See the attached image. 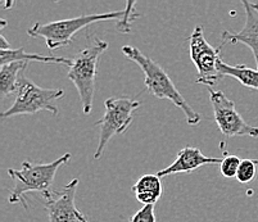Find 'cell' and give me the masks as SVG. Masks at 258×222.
I'll list each match as a JSON object with an SVG mask.
<instances>
[{
	"label": "cell",
	"mask_w": 258,
	"mask_h": 222,
	"mask_svg": "<svg viewBox=\"0 0 258 222\" xmlns=\"http://www.w3.org/2000/svg\"><path fill=\"white\" fill-rule=\"evenodd\" d=\"M36 62L49 63V64H63V66L71 67L72 59L62 57H54V55H40V54H30L23 48L8 49V50H0V64L6 66L11 63L16 62Z\"/></svg>",
	"instance_id": "13"
},
{
	"label": "cell",
	"mask_w": 258,
	"mask_h": 222,
	"mask_svg": "<svg viewBox=\"0 0 258 222\" xmlns=\"http://www.w3.org/2000/svg\"><path fill=\"white\" fill-rule=\"evenodd\" d=\"M258 161L257 160H241L240 166H239L238 174H236V180L240 184H248L252 181L257 175Z\"/></svg>",
	"instance_id": "16"
},
{
	"label": "cell",
	"mask_w": 258,
	"mask_h": 222,
	"mask_svg": "<svg viewBox=\"0 0 258 222\" xmlns=\"http://www.w3.org/2000/svg\"><path fill=\"white\" fill-rule=\"evenodd\" d=\"M77 185L79 179H74L64 188L51 190L44 197L49 222H88L75 203Z\"/></svg>",
	"instance_id": "9"
},
{
	"label": "cell",
	"mask_w": 258,
	"mask_h": 222,
	"mask_svg": "<svg viewBox=\"0 0 258 222\" xmlns=\"http://www.w3.org/2000/svg\"><path fill=\"white\" fill-rule=\"evenodd\" d=\"M240 162L241 160L239 157L234 156V154L225 153L224 158L220 163V171H221L222 176L226 177V179H234V177L236 179Z\"/></svg>",
	"instance_id": "17"
},
{
	"label": "cell",
	"mask_w": 258,
	"mask_h": 222,
	"mask_svg": "<svg viewBox=\"0 0 258 222\" xmlns=\"http://www.w3.org/2000/svg\"><path fill=\"white\" fill-rule=\"evenodd\" d=\"M221 161L222 158L206 157L202 153L201 149L187 145L177 153L176 160L170 166L157 172V176L165 177L177 174H191L202 166L216 165V163H221Z\"/></svg>",
	"instance_id": "11"
},
{
	"label": "cell",
	"mask_w": 258,
	"mask_h": 222,
	"mask_svg": "<svg viewBox=\"0 0 258 222\" xmlns=\"http://www.w3.org/2000/svg\"><path fill=\"white\" fill-rule=\"evenodd\" d=\"M219 71L222 77H234L245 88L258 91V69L249 68L244 64L231 66V64H227L221 59L219 63Z\"/></svg>",
	"instance_id": "14"
},
{
	"label": "cell",
	"mask_w": 258,
	"mask_h": 222,
	"mask_svg": "<svg viewBox=\"0 0 258 222\" xmlns=\"http://www.w3.org/2000/svg\"><path fill=\"white\" fill-rule=\"evenodd\" d=\"M121 50L122 54L126 55L128 59L135 62L140 67V69L144 73V84L149 94L158 98V99L170 100L177 108L181 109L186 117L187 125H199V122H201L199 113H197L189 103L185 100L181 93L176 89L175 84L172 83L167 72L162 68L158 63L154 62L152 58L143 54L142 51L135 46L125 45L122 46Z\"/></svg>",
	"instance_id": "1"
},
{
	"label": "cell",
	"mask_w": 258,
	"mask_h": 222,
	"mask_svg": "<svg viewBox=\"0 0 258 222\" xmlns=\"http://www.w3.org/2000/svg\"><path fill=\"white\" fill-rule=\"evenodd\" d=\"M15 103L11 108L2 113V118L21 116V114H35L37 112L48 111L57 116L59 109L54 106V102L64 97L62 89H45L37 86L32 80L27 79L25 71L18 77L17 93Z\"/></svg>",
	"instance_id": "5"
},
{
	"label": "cell",
	"mask_w": 258,
	"mask_h": 222,
	"mask_svg": "<svg viewBox=\"0 0 258 222\" xmlns=\"http://www.w3.org/2000/svg\"><path fill=\"white\" fill-rule=\"evenodd\" d=\"M107 49V41L102 40L98 36H93L88 41V45L72 58V64L67 77L76 86L84 114H90L93 108L98 63Z\"/></svg>",
	"instance_id": "3"
},
{
	"label": "cell",
	"mask_w": 258,
	"mask_h": 222,
	"mask_svg": "<svg viewBox=\"0 0 258 222\" xmlns=\"http://www.w3.org/2000/svg\"><path fill=\"white\" fill-rule=\"evenodd\" d=\"M130 222H157L154 205H144L137 213L131 216Z\"/></svg>",
	"instance_id": "19"
},
{
	"label": "cell",
	"mask_w": 258,
	"mask_h": 222,
	"mask_svg": "<svg viewBox=\"0 0 258 222\" xmlns=\"http://www.w3.org/2000/svg\"><path fill=\"white\" fill-rule=\"evenodd\" d=\"M142 103L130 97H114L104 102V114L102 120L97 121L95 126L100 127L99 141L94 160H99L104 153V149L113 136L127 130L134 118V112L137 111Z\"/></svg>",
	"instance_id": "6"
},
{
	"label": "cell",
	"mask_w": 258,
	"mask_h": 222,
	"mask_svg": "<svg viewBox=\"0 0 258 222\" xmlns=\"http://www.w3.org/2000/svg\"><path fill=\"white\" fill-rule=\"evenodd\" d=\"M128 9L118 12H108V13H100V15H85L79 17L69 18V20L51 21L48 23L36 22L27 30V34L35 39H44L49 50H57V49L69 46L74 40V36L79 31L100 21H112L116 20L117 22L122 21L127 16Z\"/></svg>",
	"instance_id": "4"
},
{
	"label": "cell",
	"mask_w": 258,
	"mask_h": 222,
	"mask_svg": "<svg viewBox=\"0 0 258 222\" xmlns=\"http://www.w3.org/2000/svg\"><path fill=\"white\" fill-rule=\"evenodd\" d=\"M208 93L215 114V121L219 126L220 131L225 136L258 137V127L250 126L243 120V117L236 111L235 102L230 100L224 91L208 88Z\"/></svg>",
	"instance_id": "8"
},
{
	"label": "cell",
	"mask_w": 258,
	"mask_h": 222,
	"mask_svg": "<svg viewBox=\"0 0 258 222\" xmlns=\"http://www.w3.org/2000/svg\"><path fill=\"white\" fill-rule=\"evenodd\" d=\"M8 49H12L11 44L7 41V39L3 35H0V50H8Z\"/></svg>",
	"instance_id": "20"
},
{
	"label": "cell",
	"mask_w": 258,
	"mask_h": 222,
	"mask_svg": "<svg viewBox=\"0 0 258 222\" xmlns=\"http://www.w3.org/2000/svg\"><path fill=\"white\" fill-rule=\"evenodd\" d=\"M135 6H137V2H128V3H126V7L128 9L127 16L122 21L117 22V30L119 32H122V34H128V32H131V25L135 22V20H138L140 17V15L137 12V9H135Z\"/></svg>",
	"instance_id": "18"
},
{
	"label": "cell",
	"mask_w": 258,
	"mask_h": 222,
	"mask_svg": "<svg viewBox=\"0 0 258 222\" xmlns=\"http://www.w3.org/2000/svg\"><path fill=\"white\" fill-rule=\"evenodd\" d=\"M221 49L222 46L213 48L206 40L202 26H197L193 30L189 37V51L191 62L198 72L197 84L211 88L221 80L222 76L219 71V63L222 59Z\"/></svg>",
	"instance_id": "7"
},
{
	"label": "cell",
	"mask_w": 258,
	"mask_h": 222,
	"mask_svg": "<svg viewBox=\"0 0 258 222\" xmlns=\"http://www.w3.org/2000/svg\"><path fill=\"white\" fill-rule=\"evenodd\" d=\"M245 11V23L239 32L225 30L221 34L222 45L225 44H244L252 50L258 69V4L247 0L241 2Z\"/></svg>",
	"instance_id": "10"
},
{
	"label": "cell",
	"mask_w": 258,
	"mask_h": 222,
	"mask_svg": "<svg viewBox=\"0 0 258 222\" xmlns=\"http://www.w3.org/2000/svg\"><path fill=\"white\" fill-rule=\"evenodd\" d=\"M27 63L16 62L2 66L0 68V93L2 98L9 97L13 93H17L18 77L21 72L26 71Z\"/></svg>",
	"instance_id": "15"
},
{
	"label": "cell",
	"mask_w": 258,
	"mask_h": 222,
	"mask_svg": "<svg viewBox=\"0 0 258 222\" xmlns=\"http://www.w3.org/2000/svg\"><path fill=\"white\" fill-rule=\"evenodd\" d=\"M134 195L143 205H156L162 197L161 177L153 174L143 175L131 188Z\"/></svg>",
	"instance_id": "12"
},
{
	"label": "cell",
	"mask_w": 258,
	"mask_h": 222,
	"mask_svg": "<svg viewBox=\"0 0 258 222\" xmlns=\"http://www.w3.org/2000/svg\"><path fill=\"white\" fill-rule=\"evenodd\" d=\"M72 154L66 153L58 160L50 163H40L25 161L21 163V168L15 170L9 168L8 175L15 180V186L9 193L8 202L11 204L21 203L27 209L29 205L25 199V195L30 191H39L45 197L50 193V188L54 182L55 174L62 166L67 165L71 160Z\"/></svg>",
	"instance_id": "2"
}]
</instances>
